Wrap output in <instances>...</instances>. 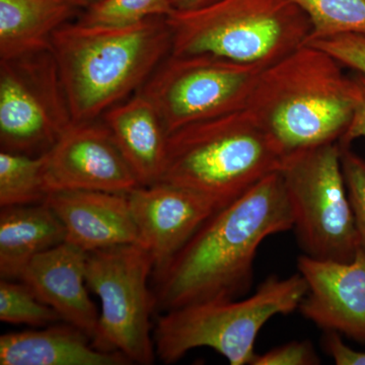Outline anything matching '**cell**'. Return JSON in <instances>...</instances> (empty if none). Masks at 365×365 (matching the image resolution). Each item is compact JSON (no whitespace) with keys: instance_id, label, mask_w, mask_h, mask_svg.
Returning <instances> with one entry per match:
<instances>
[{"instance_id":"7a4b0ae2","label":"cell","mask_w":365,"mask_h":365,"mask_svg":"<svg viewBox=\"0 0 365 365\" xmlns=\"http://www.w3.org/2000/svg\"><path fill=\"white\" fill-rule=\"evenodd\" d=\"M74 123L96 121L140 91L172 52L167 18L108 26L67 23L50 43Z\"/></svg>"},{"instance_id":"ac0fdd59","label":"cell","mask_w":365,"mask_h":365,"mask_svg":"<svg viewBox=\"0 0 365 365\" xmlns=\"http://www.w3.org/2000/svg\"><path fill=\"white\" fill-rule=\"evenodd\" d=\"M63 225L45 202L0 210V276L20 279L38 255L66 242Z\"/></svg>"},{"instance_id":"f1b7e54d","label":"cell","mask_w":365,"mask_h":365,"mask_svg":"<svg viewBox=\"0 0 365 365\" xmlns=\"http://www.w3.org/2000/svg\"><path fill=\"white\" fill-rule=\"evenodd\" d=\"M216 0H170L174 11H193L212 4Z\"/></svg>"},{"instance_id":"83f0119b","label":"cell","mask_w":365,"mask_h":365,"mask_svg":"<svg viewBox=\"0 0 365 365\" xmlns=\"http://www.w3.org/2000/svg\"><path fill=\"white\" fill-rule=\"evenodd\" d=\"M322 345L335 364L365 365V352L356 351L346 345L340 334L325 332Z\"/></svg>"},{"instance_id":"cb8c5ba5","label":"cell","mask_w":365,"mask_h":365,"mask_svg":"<svg viewBox=\"0 0 365 365\" xmlns=\"http://www.w3.org/2000/svg\"><path fill=\"white\" fill-rule=\"evenodd\" d=\"M340 148L341 165L359 235V249L365 253V158L350 150V146L340 144Z\"/></svg>"},{"instance_id":"7c38bea8","label":"cell","mask_w":365,"mask_h":365,"mask_svg":"<svg viewBox=\"0 0 365 365\" xmlns=\"http://www.w3.org/2000/svg\"><path fill=\"white\" fill-rule=\"evenodd\" d=\"M297 270L307 292L299 312L324 332L365 344V253L350 262L319 260L302 255Z\"/></svg>"},{"instance_id":"4fadbf2b","label":"cell","mask_w":365,"mask_h":365,"mask_svg":"<svg viewBox=\"0 0 365 365\" xmlns=\"http://www.w3.org/2000/svg\"><path fill=\"white\" fill-rule=\"evenodd\" d=\"M139 241L160 270L193 237L217 205L196 192L158 182L127 193Z\"/></svg>"},{"instance_id":"9a60e30c","label":"cell","mask_w":365,"mask_h":365,"mask_svg":"<svg viewBox=\"0 0 365 365\" xmlns=\"http://www.w3.org/2000/svg\"><path fill=\"white\" fill-rule=\"evenodd\" d=\"M86 252L64 242L36 256L19 280L52 307L62 321L95 341L100 314L86 290Z\"/></svg>"},{"instance_id":"8992f818","label":"cell","mask_w":365,"mask_h":365,"mask_svg":"<svg viewBox=\"0 0 365 365\" xmlns=\"http://www.w3.org/2000/svg\"><path fill=\"white\" fill-rule=\"evenodd\" d=\"M307 285L299 272L270 275L248 297L215 299L170 309L153 325L155 354L165 364L179 361L195 348L208 347L230 365H252L255 343L273 317L299 309Z\"/></svg>"},{"instance_id":"277c9868","label":"cell","mask_w":365,"mask_h":365,"mask_svg":"<svg viewBox=\"0 0 365 365\" xmlns=\"http://www.w3.org/2000/svg\"><path fill=\"white\" fill-rule=\"evenodd\" d=\"M284 158L267 132L242 109L170 133L160 182L196 192L222 208L279 172Z\"/></svg>"},{"instance_id":"9c48e42d","label":"cell","mask_w":365,"mask_h":365,"mask_svg":"<svg viewBox=\"0 0 365 365\" xmlns=\"http://www.w3.org/2000/svg\"><path fill=\"white\" fill-rule=\"evenodd\" d=\"M263 69L208 54H170L139 93L155 106L170 134L246 109Z\"/></svg>"},{"instance_id":"e0dca14e","label":"cell","mask_w":365,"mask_h":365,"mask_svg":"<svg viewBox=\"0 0 365 365\" xmlns=\"http://www.w3.org/2000/svg\"><path fill=\"white\" fill-rule=\"evenodd\" d=\"M1 365H128L122 353L98 349L81 329L64 324L0 337Z\"/></svg>"},{"instance_id":"3957f363","label":"cell","mask_w":365,"mask_h":365,"mask_svg":"<svg viewBox=\"0 0 365 365\" xmlns=\"http://www.w3.org/2000/svg\"><path fill=\"white\" fill-rule=\"evenodd\" d=\"M306 44L262 71L246 106L284 157L339 143L354 111L351 76Z\"/></svg>"},{"instance_id":"f546056e","label":"cell","mask_w":365,"mask_h":365,"mask_svg":"<svg viewBox=\"0 0 365 365\" xmlns=\"http://www.w3.org/2000/svg\"><path fill=\"white\" fill-rule=\"evenodd\" d=\"M76 9H86L95 4L98 0H66Z\"/></svg>"},{"instance_id":"30bf717a","label":"cell","mask_w":365,"mask_h":365,"mask_svg":"<svg viewBox=\"0 0 365 365\" xmlns=\"http://www.w3.org/2000/svg\"><path fill=\"white\" fill-rule=\"evenodd\" d=\"M72 123L50 48L0 60L1 150L43 155Z\"/></svg>"},{"instance_id":"484cf974","label":"cell","mask_w":365,"mask_h":365,"mask_svg":"<svg viewBox=\"0 0 365 365\" xmlns=\"http://www.w3.org/2000/svg\"><path fill=\"white\" fill-rule=\"evenodd\" d=\"M321 359L309 341H292L262 354H257L252 365H317Z\"/></svg>"},{"instance_id":"4316f807","label":"cell","mask_w":365,"mask_h":365,"mask_svg":"<svg viewBox=\"0 0 365 365\" xmlns=\"http://www.w3.org/2000/svg\"><path fill=\"white\" fill-rule=\"evenodd\" d=\"M354 88V111L339 143L341 145L350 146L353 141L365 138V76L355 72L351 76Z\"/></svg>"},{"instance_id":"8fae6325","label":"cell","mask_w":365,"mask_h":365,"mask_svg":"<svg viewBox=\"0 0 365 365\" xmlns=\"http://www.w3.org/2000/svg\"><path fill=\"white\" fill-rule=\"evenodd\" d=\"M48 194L88 190L127 194L140 186L103 123H72L44 153Z\"/></svg>"},{"instance_id":"5bb4252c","label":"cell","mask_w":365,"mask_h":365,"mask_svg":"<svg viewBox=\"0 0 365 365\" xmlns=\"http://www.w3.org/2000/svg\"><path fill=\"white\" fill-rule=\"evenodd\" d=\"M44 202L66 230V242L86 253L140 244L127 194L73 190L48 194Z\"/></svg>"},{"instance_id":"7402d4cb","label":"cell","mask_w":365,"mask_h":365,"mask_svg":"<svg viewBox=\"0 0 365 365\" xmlns=\"http://www.w3.org/2000/svg\"><path fill=\"white\" fill-rule=\"evenodd\" d=\"M16 280L1 278L0 281V321L39 328L61 319L25 282Z\"/></svg>"},{"instance_id":"5b68a950","label":"cell","mask_w":365,"mask_h":365,"mask_svg":"<svg viewBox=\"0 0 365 365\" xmlns=\"http://www.w3.org/2000/svg\"><path fill=\"white\" fill-rule=\"evenodd\" d=\"M173 55L208 54L266 67L307 44L312 26L292 0H216L167 18Z\"/></svg>"},{"instance_id":"52a82bcc","label":"cell","mask_w":365,"mask_h":365,"mask_svg":"<svg viewBox=\"0 0 365 365\" xmlns=\"http://www.w3.org/2000/svg\"><path fill=\"white\" fill-rule=\"evenodd\" d=\"M304 255L319 260L350 262L359 235L346 189L339 143L297 151L279 170Z\"/></svg>"},{"instance_id":"d6986e66","label":"cell","mask_w":365,"mask_h":365,"mask_svg":"<svg viewBox=\"0 0 365 365\" xmlns=\"http://www.w3.org/2000/svg\"><path fill=\"white\" fill-rule=\"evenodd\" d=\"M76 11L66 0H0V60L49 49Z\"/></svg>"},{"instance_id":"44dd1931","label":"cell","mask_w":365,"mask_h":365,"mask_svg":"<svg viewBox=\"0 0 365 365\" xmlns=\"http://www.w3.org/2000/svg\"><path fill=\"white\" fill-rule=\"evenodd\" d=\"M312 26L309 42L346 34L365 36V0H292Z\"/></svg>"},{"instance_id":"d4e9b609","label":"cell","mask_w":365,"mask_h":365,"mask_svg":"<svg viewBox=\"0 0 365 365\" xmlns=\"http://www.w3.org/2000/svg\"><path fill=\"white\" fill-rule=\"evenodd\" d=\"M332 55L343 66L365 76V36L346 34L307 43Z\"/></svg>"},{"instance_id":"2e32d148","label":"cell","mask_w":365,"mask_h":365,"mask_svg":"<svg viewBox=\"0 0 365 365\" xmlns=\"http://www.w3.org/2000/svg\"><path fill=\"white\" fill-rule=\"evenodd\" d=\"M103 122L140 186L160 182L170 134L155 106L137 93L135 97L108 110Z\"/></svg>"},{"instance_id":"603a6c76","label":"cell","mask_w":365,"mask_h":365,"mask_svg":"<svg viewBox=\"0 0 365 365\" xmlns=\"http://www.w3.org/2000/svg\"><path fill=\"white\" fill-rule=\"evenodd\" d=\"M174 11L170 0H98L81 16L88 25L125 26L153 18H168Z\"/></svg>"},{"instance_id":"6da1fadb","label":"cell","mask_w":365,"mask_h":365,"mask_svg":"<svg viewBox=\"0 0 365 365\" xmlns=\"http://www.w3.org/2000/svg\"><path fill=\"white\" fill-rule=\"evenodd\" d=\"M292 228L282 178L273 173L217 209L167 265L153 273L155 312L244 297L253 284L262 242Z\"/></svg>"},{"instance_id":"ffe728a7","label":"cell","mask_w":365,"mask_h":365,"mask_svg":"<svg viewBox=\"0 0 365 365\" xmlns=\"http://www.w3.org/2000/svg\"><path fill=\"white\" fill-rule=\"evenodd\" d=\"M44 153H0V207L44 202Z\"/></svg>"},{"instance_id":"ba28073f","label":"cell","mask_w":365,"mask_h":365,"mask_svg":"<svg viewBox=\"0 0 365 365\" xmlns=\"http://www.w3.org/2000/svg\"><path fill=\"white\" fill-rule=\"evenodd\" d=\"M155 261L143 245L131 244L88 253L86 284L102 304L93 344L122 353L132 364L150 365L155 347L150 287Z\"/></svg>"}]
</instances>
